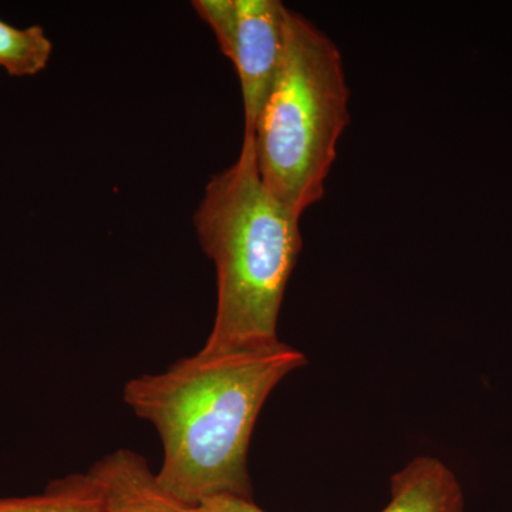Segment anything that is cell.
Listing matches in <instances>:
<instances>
[{"label":"cell","instance_id":"cell-4","mask_svg":"<svg viewBox=\"0 0 512 512\" xmlns=\"http://www.w3.org/2000/svg\"><path fill=\"white\" fill-rule=\"evenodd\" d=\"M234 36L225 56L237 69L245 133L254 131L284 55L286 6L278 0H235Z\"/></svg>","mask_w":512,"mask_h":512},{"label":"cell","instance_id":"cell-9","mask_svg":"<svg viewBox=\"0 0 512 512\" xmlns=\"http://www.w3.org/2000/svg\"><path fill=\"white\" fill-rule=\"evenodd\" d=\"M191 512H265L256 507L248 498L234 497V495H220L202 501L197 507H191Z\"/></svg>","mask_w":512,"mask_h":512},{"label":"cell","instance_id":"cell-1","mask_svg":"<svg viewBox=\"0 0 512 512\" xmlns=\"http://www.w3.org/2000/svg\"><path fill=\"white\" fill-rule=\"evenodd\" d=\"M308 363L298 349L268 348L184 357L124 386V403L163 441L156 474L165 493L188 507L220 495L252 500L248 451L272 390Z\"/></svg>","mask_w":512,"mask_h":512},{"label":"cell","instance_id":"cell-8","mask_svg":"<svg viewBox=\"0 0 512 512\" xmlns=\"http://www.w3.org/2000/svg\"><path fill=\"white\" fill-rule=\"evenodd\" d=\"M53 45L42 26L16 28L0 20V67L13 77L36 76L46 69Z\"/></svg>","mask_w":512,"mask_h":512},{"label":"cell","instance_id":"cell-5","mask_svg":"<svg viewBox=\"0 0 512 512\" xmlns=\"http://www.w3.org/2000/svg\"><path fill=\"white\" fill-rule=\"evenodd\" d=\"M89 473L99 484L103 512H191V507L165 493L146 458L136 451H113Z\"/></svg>","mask_w":512,"mask_h":512},{"label":"cell","instance_id":"cell-2","mask_svg":"<svg viewBox=\"0 0 512 512\" xmlns=\"http://www.w3.org/2000/svg\"><path fill=\"white\" fill-rule=\"evenodd\" d=\"M299 218L262 183L254 136L244 133L237 161L208 183L194 215L217 269V311L202 355L281 342L279 311L302 249Z\"/></svg>","mask_w":512,"mask_h":512},{"label":"cell","instance_id":"cell-3","mask_svg":"<svg viewBox=\"0 0 512 512\" xmlns=\"http://www.w3.org/2000/svg\"><path fill=\"white\" fill-rule=\"evenodd\" d=\"M348 103L338 46L311 20L286 9L284 55L249 134L262 183L299 217L325 194L350 121Z\"/></svg>","mask_w":512,"mask_h":512},{"label":"cell","instance_id":"cell-7","mask_svg":"<svg viewBox=\"0 0 512 512\" xmlns=\"http://www.w3.org/2000/svg\"><path fill=\"white\" fill-rule=\"evenodd\" d=\"M0 512H103V498L92 474H70L43 494L0 498Z\"/></svg>","mask_w":512,"mask_h":512},{"label":"cell","instance_id":"cell-6","mask_svg":"<svg viewBox=\"0 0 512 512\" xmlns=\"http://www.w3.org/2000/svg\"><path fill=\"white\" fill-rule=\"evenodd\" d=\"M382 512H464V494L446 464L417 457L392 477V500Z\"/></svg>","mask_w":512,"mask_h":512}]
</instances>
